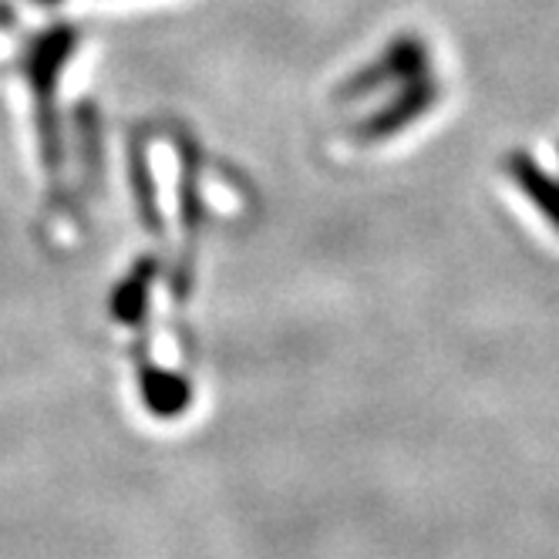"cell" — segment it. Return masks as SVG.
Returning <instances> with one entry per match:
<instances>
[{
	"instance_id": "obj_3",
	"label": "cell",
	"mask_w": 559,
	"mask_h": 559,
	"mask_svg": "<svg viewBox=\"0 0 559 559\" xmlns=\"http://www.w3.org/2000/svg\"><path fill=\"white\" fill-rule=\"evenodd\" d=\"M435 98V82L428 74L421 78H412L408 88L397 95V102L391 108H384L381 115H374L371 122L365 126V135L368 139H381V135H391L394 129H402L405 122H412V118H418Z\"/></svg>"
},
{
	"instance_id": "obj_1",
	"label": "cell",
	"mask_w": 559,
	"mask_h": 559,
	"mask_svg": "<svg viewBox=\"0 0 559 559\" xmlns=\"http://www.w3.org/2000/svg\"><path fill=\"white\" fill-rule=\"evenodd\" d=\"M78 34L71 27H51L48 34H41L31 45L27 55V78L34 88V102H37V115H41V139L48 142V158L55 163L58 155V132H55V88H58V74L68 64V58L74 55Z\"/></svg>"
},
{
	"instance_id": "obj_2",
	"label": "cell",
	"mask_w": 559,
	"mask_h": 559,
	"mask_svg": "<svg viewBox=\"0 0 559 559\" xmlns=\"http://www.w3.org/2000/svg\"><path fill=\"white\" fill-rule=\"evenodd\" d=\"M425 68V45H418L415 37H402V41H394L384 58L357 74V82L347 88V92H371L384 82H394V78H415L418 71Z\"/></svg>"
},
{
	"instance_id": "obj_4",
	"label": "cell",
	"mask_w": 559,
	"mask_h": 559,
	"mask_svg": "<svg viewBox=\"0 0 559 559\" xmlns=\"http://www.w3.org/2000/svg\"><path fill=\"white\" fill-rule=\"evenodd\" d=\"M512 176H515L519 186H523V192L533 199V203L543 210V216L559 226V186L533 163V158H526V155H515L512 158Z\"/></svg>"
},
{
	"instance_id": "obj_5",
	"label": "cell",
	"mask_w": 559,
	"mask_h": 559,
	"mask_svg": "<svg viewBox=\"0 0 559 559\" xmlns=\"http://www.w3.org/2000/svg\"><path fill=\"white\" fill-rule=\"evenodd\" d=\"M34 4H45V8H51V4H61V0H34Z\"/></svg>"
}]
</instances>
